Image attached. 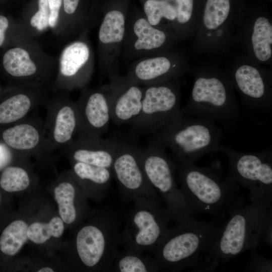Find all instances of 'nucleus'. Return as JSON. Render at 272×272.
<instances>
[{
  "mask_svg": "<svg viewBox=\"0 0 272 272\" xmlns=\"http://www.w3.org/2000/svg\"><path fill=\"white\" fill-rule=\"evenodd\" d=\"M251 256L247 269L252 271H271V260L267 259L256 253L255 250L251 251Z\"/></svg>",
  "mask_w": 272,
  "mask_h": 272,
  "instance_id": "nucleus-35",
  "label": "nucleus"
},
{
  "mask_svg": "<svg viewBox=\"0 0 272 272\" xmlns=\"http://www.w3.org/2000/svg\"><path fill=\"white\" fill-rule=\"evenodd\" d=\"M161 201L144 198L133 202L119 234L123 249L153 253L174 222Z\"/></svg>",
  "mask_w": 272,
  "mask_h": 272,
  "instance_id": "nucleus-6",
  "label": "nucleus"
},
{
  "mask_svg": "<svg viewBox=\"0 0 272 272\" xmlns=\"http://www.w3.org/2000/svg\"><path fill=\"white\" fill-rule=\"evenodd\" d=\"M124 32V18L120 12L111 11L105 16L99 32L100 40L104 43L120 41Z\"/></svg>",
  "mask_w": 272,
  "mask_h": 272,
  "instance_id": "nucleus-27",
  "label": "nucleus"
},
{
  "mask_svg": "<svg viewBox=\"0 0 272 272\" xmlns=\"http://www.w3.org/2000/svg\"><path fill=\"white\" fill-rule=\"evenodd\" d=\"M272 197L245 203L225 219L203 267L210 269L271 239Z\"/></svg>",
  "mask_w": 272,
  "mask_h": 272,
  "instance_id": "nucleus-1",
  "label": "nucleus"
},
{
  "mask_svg": "<svg viewBox=\"0 0 272 272\" xmlns=\"http://www.w3.org/2000/svg\"><path fill=\"white\" fill-rule=\"evenodd\" d=\"M224 220L193 218L172 226L152 254L159 271H179L203 266Z\"/></svg>",
  "mask_w": 272,
  "mask_h": 272,
  "instance_id": "nucleus-3",
  "label": "nucleus"
},
{
  "mask_svg": "<svg viewBox=\"0 0 272 272\" xmlns=\"http://www.w3.org/2000/svg\"><path fill=\"white\" fill-rule=\"evenodd\" d=\"M89 50L86 44L76 42L66 47L63 51L60 61V71L62 76L71 77L75 76L87 62Z\"/></svg>",
  "mask_w": 272,
  "mask_h": 272,
  "instance_id": "nucleus-22",
  "label": "nucleus"
},
{
  "mask_svg": "<svg viewBox=\"0 0 272 272\" xmlns=\"http://www.w3.org/2000/svg\"><path fill=\"white\" fill-rule=\"evenodd\" d=\"M31 98L23 93L18 94L0 104V123L8 124L25 118L34 108Z\"/></svg>",
  "mask_w": 272,
  "mask_h": 272,
  "instance_id": "nucleus-19",
  "label": "nucleus"
},
{
  "mask_svg": "<svg viewBox=\"0 0 272 272\" xmlns=\"http://www.w3.org/2000/svg\"><path fill=\"white\" fill-rule=\"evenodd\" d=\"M224 131L212 120L183 114L152 135L174 160L196 164L204 155L218 152Z\"/></svg>",
  "mask_w": 272,
  "mask_h": 272,
  "instance_id": "nucleus-4",
  "label": "nucleus"
},
{
  "mask_svg": "<svg viewBox=\"0 0 272 272\" xmlns=\"http://www.w3.org/2000/svg\"><path fill=\"white\" fill-rule=\"evenodd\" d=\"M121 218L107 209L100 223L83 226L76 238V250L81 262L86 267H101L110 271L119 250V237L122 228Z\"/></svg>",
  "mask_w": 272,
  "mask_h": 272,
  "instance_id": "nucleus-8",
  "label": "nucleus"
},
{
  "mask_svg": "<svg viewBox=\"0 0 272 272\" xmlns=\"http://www.w3.org/2000/svg\"><path fill=\"white\" fill-rule=\"evenodd\" d=\"M146 19L138 20L134 25V32L138 37L134 44L137 49H152L161 46L165 41L162 31L154 28Z\"/></svg>",
  "mask_w": 272,
  "mask_h": 272,
  "instance_id": "nucleus-26",
  "label": "nucleus"
},
{
  "mask_svg": "<svg viewBox=\"0 0 272 272\" xmlns=\"http://www.w3.org/2000/svg\"><path fill=\"white\" fill-rule=\"evenodd\" d=\"M230 9L229 0H208L206 4L203 23L209 29H215L227 19Z\"/></svg>",
  "mask_w": 272,
  "mask_h": 272,
  "instance_id": "nucleus-31",
  "label": "nucleus"
},
{
  "mask_svg": "<svg viewBox=\"0 0 272 272\" xmlns=\"http://www.w3.org/2000/svg\"><path fill=\"white\" fill-rule=\"evenodd\" d=\"M173 160L177 183L193 215H207L222 221L245 203L240 186L229 175L225 177L209 167Z\"/></svg>",
  "mask_w": 272,
  "mask_h": 272,
  "instance_id": "nucleus-2",
  "label": "nucleus"
},
{
  "mask_svg": "<svg viewBox=\"0 0 272 272\" xmlns=\"http://www.w3.org/2000/svg\"><path fill=\"white\" fill-rule=\"evenodd\" d=\"M171 64L164 57H158L144 60L135 69V77L143 82H149L158 79L170 70Z\"/></svg>",
  "mask_w": 272,
  "mask_h": 272,
  "instance_id": "nucleus-29",
  "label": "nucleus"
},
{
  "mask_svg": "<svg viewBox=\"0 0 272 272\" xmlns=\"http://www.w3.org/2000/svg\"><path fill=\"white\" fill-rule=\"evenodd\" d=\"M176 18L179 23H185L191 17L193 0H176Z\"/></svg>",
  "mask_w": 272,
  "mask_h": 272,
  "instance_id": "nucleus-34",
  "label": "nucleus"
},
{
  "mask_svg": "<svg viewBox=\"0 0 272 272\" xmlns=\"http://www.w3.org/2000/svg\"><path fill=\"white\" fill-rule=\"evenodd\" d=\"M140 148L135 144L118 140L111 167L122 196L133 202L144 198L161 200L149 182L143 169Z\"/></svg>",
  "mask_w": 272,
  "mask_h": 272,
  "instance_id": "nucleus-10",
  "label": "nucleus"
},
{
  "mask_svg": "<svg viewBox=\"0 0 272 272\" xmlns=\"http://www.w3.org/2000/svg\"><path fill=\"white\" fill-rule=\"evenodd\" d=\"M73 171L79 180L90 183L103 193L108 190L113 177L111 169L80 162H75Z\"/></svg>",
  "mask_w": 272,
  "mask_h": 272,
  "instance_id": "nucleus-21",
  "label": "nucleus"
},
{
  "mask_svg": "<svg viewBox=\"0 0 272 272\" xmlns=\"http://www.w3.org/2000/svg\"><path fill=\"white\" fill-rule=\"evenodd\" d=\"M3 63L7 73L15 77H25L34 75L37 67L25 49L16 47L4 54Z\"/></svg>",
  "mask_w": 272,
  "mask_h": 272,
  "instance_id": "nucleus-20",
  "label": "nucleus"
},
{
  "mask_svg": "<svg viewBox=\"0 0 272 272\" xmlns=\"http://www.w3.org/2000/svg\"><path fill=\"white\" fill-rule=\"evenodd\" d=\"M30 182L27 172L23 168L11 166L3 172L0 178V185L5 191L17 192L26 189Z\"/></svg>",
  "mask_w": 272,
  "mask_h": 272,
  "instance_id": "nucleus-30",
  "label": "nucleus"
},
{
  "mask_svg": "<svg viewBox=\"0 0 272 272\" xmlns=\"http://www.w3.org/2000/svg\"><path fill=\"white\" fill-rule=\"evenodd\" d=\"M64 11L69 14H72L76 11L79 0H63Z\"/></svg>",
  "mask_w": 272,
  "mask_h": 272,
  "instance_id": "nucleus-39",
  "label": "nucleus"
},
{
  "mask_svg": "<svg viewBox=\"0 0 272 272\" xmlns=\"http://www.w3.org/2000/svg\"><path fill=\"white\" fill-rule=\"evenodd\" d=\"M108 97L111 121L116 125L130 124L140 114L143 98L142 90L136 86Z\"/></svg>",
  "mask_w": 272,
  "mask_h": 272,
  "instance_id": "nucleus-17",
  "label": "nucleus"
},
{
  "mask_svg": "<svg viewBox=\"0 0 272 272\" xmlns=\"http://www.w3.org/2000/svg\"><path fill=\"white\" fill-rule=\"evenodd\" d=\"M144 10L151 25L158 24L162 17L170 20L176 18L175 8L164 1L147 0L144 4Z\"/></svg>",
  "mask_w": 272,
  "mask_h": 272,
  "instance_id": "nucleus-32",
  "label": "nucleus"
},
{
  "mask_svg": "<svg viewBox=\"0 0 272 272\" xmlns=\"http://www.w3.org/2000/svg\"><path fill=\"white\" fill-rule=\"evenodd\" d=\"M61 3L62 0H48L49 9L48 25L52 28L55 27L57 23Z\"/></svg>",
  "mask_w": 272,
  "mask_h": 272,
  "instance_id": "nucleus-36",
  "label": "nucleus"
},
{
  "mask_svg": "<svg viewBox=\"0 0 272 272\" xmlns=\"http://www.w3.org/2000/svg\"><path fill=\"white\" fill-rule=\"evenodd\" d=\"M218 152L228 160L229 175L249 191L251 201L272 197V148L257 152L237 151L221 145Z\"/></svg>",
  "mask_w": 272,
  "mask_h": 272,
  "instance_id": "nucleus-9",
  "label": "nucleus"
},
{
  "mask_svg": "<svg viewBox=\"0 0 272 272\" xmlns=\"http://www.w3.org/2000/svg\"><path fill=\"white\" fill-rule=\"evenodd\" d=\"M78 128L76 104L65 101L48 107L43 134L48 150L64 149L74 140Z\"/></svg>",
  "mask_w": 272,
  "mask_h": 272,
  "instance_id": "nucleus-12",
  "label": "nucleus"
},
{
  "mask_svg": "<svg viewBox=\"0 0 272 272\" xmlns=\"http://www.w3.org/2000/svg\"><path fill=\"white\" fill-rule=\"evenodd\" d=\"M64 231L63 221L61 218H53L48 223L35 222L28 226L27 235L33 242L40 244L45 243L51 236L58 238Z\"/></svg>",
  "mask_w": 272,
  "mask_h": 272,
  "instance_id": "nucleus-28",
  "label": "nucleus"
},
{
  "mask_svg": "<svg viewBox=\"0 0 272 272\" xmlns=\"http://www.w3.org/2000/svg\"><path fill=\"white\" fill-rule=\"evenodd\" d=\"M7 147L0 144V169L3 168L9 163L11 157Z\"/></svg>",
  "mask_w": 272,
  "mask_h": 272,
  "instance_id": "nucleus-37",
  "label": "nucleus"
},
{
  "mask_svg": "<svg viewBox=\"0 0 272 272\" xmlns=\"http://www.w3.org/2000/svg\"><path fill=\"white\" fill-rule=\"evenodd\" d=\"M2 137L6 145L22 153L48 150L43 134V124L34 120L23 119L21 123L6 129Z\"/></svg>",
  "mask_w": 272,
  "mask_h": 272,
  "instance_id": "nucleus-16",
  "label": "nucleus"
},
{
  "mask_svg": "<svg viewBox=\"0 0 272 272\" xmlns=\"http://www.w3.org/2000/svg\"><path fill=\"white\" fill-rule=\"evenodd\" d=\"M140 156L147 178L173 222L183 223L194 218L177 183L175 161L166 149L153 138L145 149L140 148Z\"/></svg>",
  "mask_w": 272,
  "mask_h": 272,
  "instance_id": "nucleus-5",
  "label": "nucleus"
},
{
  "mask_svg": "<svg viewBox=\"0 0 272 272\" xmlns=\"http://www.w3.org/2000/svg\"><path fill=\"white\" fill-rule=\"evenodd\" d=\"M54 192L61 218L67 224L73 223L77 217L75 205L76 192L75 186L70 182L64 181L55 188Z\"/></svg>",
  "mask_w": 272,
  "mask_h": 272,
  "instance_id": "nucleus-25",
  "label": "nucleus"
},
{
  "mask_svg": "<svg viewBox=\"0 0 272 272\" xmlns=\"http://www.w3.org/2000/svg\"><path fill=\"white\" fill-rule=\"evenodd\" d=\"M255 55L262 61L269 59L272 54V26L264 17H259L255 22L251 37Z\"/></svg>",
  "mask_w": 272,
  "mask_h": 272,
  "instance_id": "nucleus-24",
  "label": "nucleus"
},
{
  "mask_svg": "<svg viewBox=\"0 0 272 272\" xmlns=\"http://www.w3.org/2000/svg\"><path fill=\"white\" fill-rule=\"evenodd\" d=\"M0 202H1V195H0Z\"/></svg>",
  "mask_w": 272,
  "mask_h": 272,
  "instance_id": "nucleus-41",
  "label": "nucleus"
},
{
  "mask_svg": "<svg viewBox=\"0 0 272 272\" xmlns=\"http://www.w3.org/2000/svg\"><path fill=\"white\" fill-rule=\"evenodd\" d=\"M234 79L245 97V108L261 114L271 113V100L267 96L265 83L257 69L248 65H242L236 70Z\"/></svg>",
  "mask_w": 272,
  "mask_h": 272,
  "instance_id": "nucleus-15",
  "label": "nucleus"
},
{
  "mask_svg": "<svg viewBox=\"0 0 272 272\" xmlns=\"http://www.w3.org/2000/svg\"><path fill=\"white\" fill-rule=\"evenodd\" d=\"M76 104L79 137H101L111 120L108 97L95 92Z\"/></svg>",
  "mask_w": 272,
  "mask_h": 272,
  "instance_id": "nucleus-13",
  "label": "nucleus"
},
{
  "mask_svg": "<svg viewBox=\"0 0 272 272\" xmlns=\"http://www.w3.org/2000/svg\"><path fill=\"white\" fill-rule=\"evenodd\" d=\"M183 114L175 91L169 86L148 87L143 93L140 114L129 124L141 134H152Z\"/></svg>",
  "mask_w": 272,
  "mask_h": 272,
  "instance_id": "nucleus-11",
  "label": "nucleus"
},
{
  "mask_svg": "<svg viewBox=\"0 0 272 272\" xmlns=\"http://www.w3.org/2000/svg\"><path fill=\"white\" fill-rule=\"evenodd\" d=\"M38 272H53L54 270L50 267H45L39 269Z\"/></svg>",
  "mask_w": 272,
  "mask_h": 272,
  "instance_id": "nucleus-40",
  "label": "nucleus"
},
{
  "mask_svg": "<svg viewBox=\"0 0 272 272\" xmlns=\"http://www.w3.org/2000/svg\"><path fill=\"white\" fill-rule=\"evenodd\" d=\"M9 26V21L7 18L0 15V46L4 43L5 35V32Z\"/></svg>",
  "mask_w": 272,
  "mask_h": 272,
  "instance_id": "nucleus-38",
  "label": "nucleus"
},
{
  "mask_svg": "<svg viewBox=\"0 0 272 272\" xmlns=\"http://www.w3.org/2000/svg\"><path fill=\"white\" fill-rule=\"evenodd\" d=\"M118 140L101 137H79L63 149L74 162H80L111 169Z\"/></svg>",
  "mask_w": 272,
  "mask_h": 272,
  "instance_id": "nucleus-14",
  "label": "nucleus"
},
{
  "mask_svg": "<svg viewBox=\"0 0 272 272\" xmlns=\"http://www.w3.org/2000/svg\"><path fill=\"white\" fill-rule=\"evenodd\" d=\"M159 271L154 257L132 250L119 251L110 271L150 272Z\"/></svg>",
  "mask_w": 272,
  "mask_h": 272,
  "instance_id": "nucleus-18",
  "label": "nucleus"
},
{
  "mask_svg": "<svg viewBox=\"0 0 272 272\" xmlns=\"http://www.w3.org/2000/svg\"><path fill=\"white\" fill-rule=\"evenodd\" d=\"M39 11L32 17L31 25L38 30L42 31L48 25L49 9L48 0H39Z\"/></svg>",
  "mask_w": 272,
  "mask_h": 272,
  "instance_id": "nucleus-33",
  "label": "nucleus"
},
{
  "mask_svg": "<svg viewBox=\"0 0 272 272\" xmlns=\"http://www.w3.org/2000/svg\"><path fill=\"white\" fill-rule=\"evenodd\" d=\"M183 114L208 118L225 132L234 130L242 119V110L229 93L227 86L217 77H199L195 80L189 102L181 108Z\"/></svg>",
  "mask_w": 272,
  "mask_h": 272,
  "instance_id": "nucleus-7",
  "label": "nucleus"
},
{
  "mask_svg": "<svg viewBox=\"0 0 272 272\" xmlns=\"http://www.w3.org/2000/svg\"><path fill=\"white\" fill-rule=\"evenodd\" d=\"M28 226L23 221L16 220L9 224L0 237V250L9 255L17 253L27 241Z\"/></svg>",
  "mask_w": 272,
  "mask_h": 272,
  "instance_id": "nucleus-23",
  "label": "nucleus"
}]
</instances>
